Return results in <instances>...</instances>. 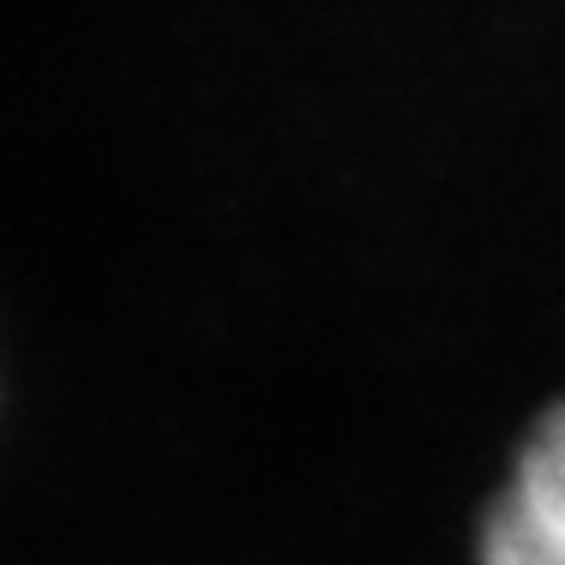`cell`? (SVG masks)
Listing matches in <instances>:
<instances>
[{"mask_svg": "<svg viewBox=\"0 0 565 565\" xmlns=\"http://www.w3.org/2000/svg\"><path fill=\"white\" fill-rule=\"evenodd\" d=\"M481 565H565V403L535 422L481 523Z\"/></svg>", "mask_w": 565, "mask_h": 565, "instance_id": "6da1fadb", "label": "cell"}]
</instances>
